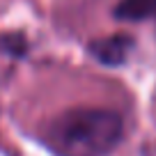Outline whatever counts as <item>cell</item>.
<instances>
[{"instance_id":"obj_2","label":"cell","mask_w":156,"mask_h":156,"mask_svg":"<svg viewBox=\"0 0 156 156\" xmlns=\"http://www.w3.org/2000/svg\"><path fill=\"white\" fill-rule=\"evenodd\" d=\"M131 48L133 39L129 34H112V37H103L90 44V53L101 64H122L129 58Z\"/></svg>"},{"instance_id":"obj_1","label":"cell","mask_w":156,"mask_h":156,"mask_svg":"<svg viewBox=\"0 0 156 156\" xmlns=\"http://www.w3.org/2000/svg\"><path fill=\"white\" fill-rule=\"evenodd\" d=\"M122 117L106 108H71L46 126L44 140L58 156H106L122 140Z\"/></svg>"},{"instance_id":"obj_3","label":"cell","mask_w":156,"mask_h":156,"mask_svg":"<svg viewBox=\"0 0 156 156\" xmlns=\"http://www.w3.org/2000/svg\"><path fill=\"white\" fill-rule=\"evenodd\" d=\"M115 16L122 21H147L156 19V0H119Z\"/></svg>"}]
</instances>
